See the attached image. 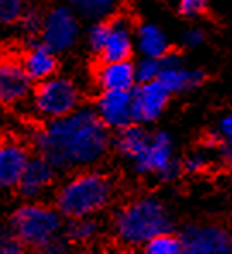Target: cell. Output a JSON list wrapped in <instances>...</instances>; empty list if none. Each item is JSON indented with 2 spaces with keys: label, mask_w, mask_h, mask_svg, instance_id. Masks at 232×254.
Here are the masks:
<instances>
[{
  "label": "cell",
  "mask_w": 232,
  "mask_h": 254,
  "mask_svg": "<svg viewBox=\"0 0 232 254\" xmlns=\"http://www.w3.org/2000/svg\"><path fill=\"white\" fill-rule=\"evenodd\" d=\"M24 249H26V246L22 244L21 239L9 229V225L3 227L2 237H0V253L2 254H21V253H24Z\"/></svg>",
  "instance_id": "83f0119b"
},
{
  "label": "cell",
  "mask_w": 232,
  "mask_h": 254,
  "mask_svg": "<svg viewBox=\"0 0 232 254\" xmlns=\"http://www.w3.org/2000/svg\"><path fill=\"white\" fill-rule=\"evenodd\" d=\"M76 14L89 22L110 19L117 14L121 0H67Z\"/></svg>",
  "instance_id": "ffe728a7"
},
{
  "label": "cell",
  "mask_w": 232,
  "mask_h": 254,
  "mask_svg": "<svg viewBox=\"0 0 232 254\" xmlns=\"http://www.w3.org/2000/svg\"><path fill=\"white\" fill-rule=\"evenodd\" d=\"M217 151H219L224 163L232 165V139H224L222 143H220V146L217 148Z\"/></svg>",
  "instance_id": "836d02e7"
},
{
  "label": "cell",
  "mask_w": 232,
  "mask_h": 254,
  "mask_svg": "<svg viewBox=\"0 0 232 254\" xmlns=\"http://www.w3.org/2000/svg\"><path fill=\"white\" fill-rule=\"evenodd\" d=\"M42 42L55 54L71 50L79 38V21L71 5H55L45 14Z\"/></svg>",
  "instance_id": "8992f818"
},
{
  "label": "cell",
  "mask_w": 232,
  "mask_h": 254,
  "mask_svg": "<svg viewBox=\"0 0 232 254\" xmlns=\"http://www.w3.org/2000/svg\"><path fill=\"white\" fill-rule=\"evenodd\" d=\"M162 62H163V69H174V67H182L184 65V57L179 50L170 48L165 55H162Z\"/></svg>",
  "instance_id": "1f68e13d"
},
{
  "label": "cell",
  "mask_w": 232,
  "mask_h": 254,
  "mask_svg": "<svg viewBox=\"0 0 232 254\" xmlns=\"http://www.w3.org/2000/svg\"><path fill=\"white\" fill-rule=\"evenodd\" d=\"M170 95L172 93L160 79L138 83L133 89L134 122L152 124V122L158 121V117L169 105Z\"/></svg>",
  "instance_id": "ba28073f"
},
{
  "label": "cell",
  "mask_w": 232,
  "mask_h": 254,
  "mask_svg": "<svg viewBox=\"0 0 232 254\" xmlns=\"http://www.w3.org/2000/svg\"><path fill=\"white\" fill-rule=\"evenodd\" d=\"M143 251L147 254H181L184 248H182V241L179 235L174 232H165L150 239L143 246Z\"/></svg>",
  "instance_id": "7402d4cb"
},
{
  "label": "cell",
  "mask_w": 232,
  "mask_h": 254,
  "mask_svg": "<svg viewBox=\"0 0 232 254\" xmlns=\"http://www.w3.org/2000/svg\"><path fill=\"white\" fill-rule=\"evenodd\" d=\"M177 10L186 19H198L208 12V0H179Z\"/></svg>",
  "instance_id": "4316f807"
},
{
  "label": "cell",
  "mask_w": 232,
  "mask_h": 254,
  "mask_svg": "<svg viewBox=\"0 0 232 254\" xmlns=\"http://www.w3.org/2000/svg\"><path fill=\"white\" fill-rule=\"evenodd\" d=\"M152 134L143 124H133L122 127V129L115 130L114 137H112V148L117 155H121L122 158L129 160L131 163H134L141 155L145 153V149L148 148Z\"/></svg>",
  "instance_id": "2e32d148"
},
{
  "label": "cell",
  "mask_w": 232,
  "mask_h": 254,
  "mask_svg": "<svg viewBox=\"0 0 232 254\" xmlns=\"http://www.w3.org/2000/svg\"><path fill=\"white\" fill-rule=\"evenodd\" d=\"M184 254H231L232 234L220 225H186L179 234Z\"/></svg>",
  "instance_id": "52a82bcc"
},
{
  "label": "cell",
  "mask_w": 232,
  "mask_h": 254,
  "mask_svg": "<svg viewBox=\"0 0 232 254\" xmlns=\"http://www.w3.org/2000/svg\"><path fill=\"white\" fill-rule=\"evenodd\" d=\"M207 40V33H205L203 28L200 26H191V28L186 29L181 36V45L188 50H194V48H200L201 45Z\"/></svg>",
  "instance_id": "f546056e"
},
{
  "label": "cell",
  "mask_w": 232,
  "mask_h": 254,
  "mask_svg": "<svg viewBox=\"0 0 232 254\" xmlns=\"http://www.w3.org/2000/svg\"><path fill=\"white\" fill-rule=\"evenodd\" d=\"M79 89L67 77L52 76L33 88V107L36 114L47 121L74 112L79 107Z\"/></svg>",
  "instance_id": "5b68a950"
},
{
  "label": "cell",
  "mask_w": 232,
  "mask_h": 254,
  "mask_svg": "<svg viewBox=\"0 0 232 254\" xmlns=\"http://www.w3.org/2000/svg\"><path fill=\"white\" fill-rule=\"evenodd\" d=\"M98 230L100 225L93 216H83V218L69 220V225L64 229V235L71 242L84 244V242H89L91 239H95Z\"/></svg>",
  "instance_id": "44dd1931"
},
{
  "label": "cell",
  "mask_w": 232,
  "mask_h": 254,
  "mask_svg": "<svg viewBox=\"0 0 232 254\" xmlns=\"http://www.w3.org/2000/svg\"><path fill=\"white\" fill-rule=\"evenodd\" d=\"M181 174H184V165H182L181 160L174 158L165 169H162L158 174L155 175L160 182H174L181 177Z\"/></svg>",
  "instance_id": "4dcf8cb0"
},
{
  "label": "cell",
  "mask_w": 232,
  "mask_h": 254,
  "mask_svg": "<svg viewBox=\"0 0 232 254\" xmlns=\"http://www.w3.org/2000/svg\"><path fill=\"white\" fill-rule=\"evenodd\" d=\"M35 81L28 76L22 61L16 55H5L0 65V100L5 107L22 102L33 91Z\"/></svg>",
  "instance_id": "9c48e42d"
},
{
  "label": "cell",
  "mask_w": 232,
  "mask_h": 254,
  "mask_svg": "<svg viewBox=\"0 0 232 254\" xmlns=\"http://www.w3.org/2000/svg\"><path fill=\"white\" fill-rule=\"evenodd\" d=\"M217 132L220 134L222 139H232V112L224 115L217 126Z\"/></svg>",
  "instance_id": "d6a6232c"
},
{
  "label": "cell",
  "mask_w": 232,
  "mask_h": 254,
  "mask_svg": "<svg viewBox=\"0 0 232 254\" xmlns=\"http://www.w3.org/2000/svg\"><path fill=\"white\" fill-rule=\"evenodd\" d=\"M31 160L29 149L16 139H5L0 146V184L3 189H16L26 165Z\"/></svg>",
  "instance_id": "5bb4252c"
},
{
  "label": "cell",
  "mask_w": 232,
  "mask_h": 254,
  "mask_svg": "<svg viewBox=\"0 0 232 254\" xmlns=\"http://www.w3.org/2000/svg\"><path fill=\"white\" fill-rule=\"evenodd\" d=\"M158 79L174 95V93H188L200 88L207 81V74L200 69H186L182 65L174 69H163Z\"/></svg>",
  "instance_id": "ac0fdd59"
},
{
  "label": "cell",
  "mask_w": 232,
  "mask_h": 254,
  "mask_svg": "<svg viewBox=\"0 0 232 254\" xmlns=\"http://www.w3.org/2000/svg\"><path fill=\"white\" fill-rule=\"evenodd\" d=\"M62 218V213L57 208L28 201L10 213L7 225L26 248L43 251L54 239L64 234L66 227Z\"/></svg>",
  "instance_id": "277c9868"
},
{
  "label": "cell",
  "mask_w": 232,
  "mask_h": 254,
  "mask_svg": "<svg viewBox=\"0 0 232 254\" xmlns=\"http://www.w3.org/2000/svg\"><path fill=\"white\" fill-rule=\"evenodd\" d=\"M95 110L100 121L114 132L133 124V89L131 91H102L95 100Z\"/></svg>",
  "instance_id": "30bf717a"
},
{
  "label": "cell",
  "mask_w": 232,
  "mask_h": 254,
  "mask_svg": "<svg viewBox=\"0 0 232 254\" xmlns=\"http://www.w3.org/2000/svg\"><path fill=\"white\" fill-rule=\"evenodd\" d=\"M21 61L26 72H28V76L35 83H40V81H45L48 77L55 76L59 70L57 54L54 50H50L43 42L38 43L36 47L24 50Z\"/></svg>",
  "instance_id": "e0dca14e"
},
{
  "label": "cell",
  "mask_w": 232,
  "mask_h": 254,
  "mask_svg": "<svg viewBox=\"0 0 232 254\" xmlns=\"http://www.w3.org/2000/svg\"><path fill=\"white\" fill-rule=\"evenodd\" d=\"M114 196L112 182L105 174L86 169L73 175L55 194V208L64 218L74 220L93 216L108 206Z\"/></svg>",
  "instance_id": "3957f363"
},
{
  "label": "cell",
  "mask_w": 232,
  "mask_h": 254,
  "mask_svg": "<svg viewBox=\"0 0 232 254\" xmlns=\"http://www.w3.org/2000/svg\"><path fill=\"white\" fill-rule=\"evenodd\" d=\"M28 5L24 0H0V19L2 24L12 26L17 24Z\"/></svg>",
  "instance_id": "484cf974"
},
{
  "label": "cell",
  "mask_w": 232,
  "mask_h": 254,
  "mask_svg": "<svg viewBox=\"0 0 232 254\" xmlns=\"http://www.w3.org/2000/svg\"><path fill=\"white\" fill-rule=\"evenodd\" d=\"M134 65H136L138 83H148V81L158 79L163 70L162 57H145L143 55V59H140Z\"/></svg>",
  "instance_id": "603a6c76"
},
{
  "label": "cell",
  "mask_w": 232,
  "mask_h": 254,
  "mask_svg": "<svg viewBox=\"0 0 232 254\" xmlns=\"http://www.w3.org/2000/svg\"><path fill=\"white\" fill-rule=\"evenodd\" d=\"M108 31H110V22H108V19L91 22V26L88 28V33H86V43H88L89 52L95 54L96 57L100 55L103 45L107 42Z\"/></svg>",
  "instance_id": "cb8c5ba5"
},
{
  "label": "cell",
  "mask_w": 232,
  "mask_h": 254,
  "mask_svg": "<svg viewBox=\"0 0 232 254\" xmlns=\"http://www.w3.org/2000/svg\"><path fill=\"white\" fill-rule=\"evenodd\" d=\"M112 229L124 246L138 248L158 234L174 232V222L163 203L155 197H140L112 215Z\"/></svg>",
  "instance_id": "7a4b0ae2"
},
{
  "label": "cell",
  "mask_w": 232,
  "mask_h": 254,
  "mask_svg": "<svg viewBox=\"0 0 232 254\" xmlns=\"http://www.w3.org/2000/svg\"><path fill=\"white\" fill-rule=\"evenodd\" d=\"M110 22V31H108L107 42L100 52V62H119V61H131L134 50L133 35H131L129 21L121 14H115L108 19Z\"/></svg>",
  "instance_id": "4fadbf2b"
},
{
  "label": "cell",
  "mask_w": 232,
  "mask_h": 254,
  "mask_svg": "<svg viewBox=\"0 0 232 254\" xmlns=\"http://www.w3.org/2000/svg\"><path fill=\"white\" fill-rule=\"evenodd\" d=\"M43 22H45V14H42V10L36 9V7H28L26 12L22 14L19 22H17V26H19L22 36H29V35L40 36V33L43 29Z\"/></svg>",
  "instance_id": "d4e9b609"
},
{
  "label": "cell",
  "mask_w": 232,
  "mask_h": 254,
  "mask_svg": "<svg viewBox=\"0 0 232 254\" xmlns=\"http://www.w3.org/2000/svg\"><path fill=\"white\" fill-rule=\"evenodd\" d=\"M136 83V65L131 61L100 62L96 69V84L102 91H131Z\"/></svg>",
  "instance_id": "9a60e30c"
},
{
  "label": "cell",
  "mask_w": 232,
  "mask_h": 254,
  "mask_svg": "<svg viewBox=\"0 0 232 254\" xmlns=\"http://www.w3.org/2000/svg\"><path fill=\"white\" fill-rule=\"evenodd\" d=\"M174 141L167 130H156L152 134L148 148L133 163L140 175H156L174 160Z\"/></svg>",
  "instance_id": "7c38bea8"
},
{
  "label": "cell",
  "mask_w": 232,
  "mask_h": 254,
  "mask_svg": "<svg viewBox=\"0 0 232 254\" xmlns=\"http://www.w3.org/2000/svg\"><path fill=\"white\" fill-rule=\"evenodd\" d=\"M31 144L57 170L89 169L102 162L112 146L110 129L95 107H77L59 119L47 121L33 132Z\"/></svg>",
  "instance_id": "6da1fadb"
},
{
  "label": "cell",
  "mask_w": 232,
  "mask_h": 254,
  "mask_svg": "<svg viewBox=\"0 0 232 254\" xmlns=\"http://www.w3.org/2000/svg\"><path fill=\"white\" fill-rule=\"evenodd\" d=\"M57 169L54 163L48 162L45 156L36 155L31 156L29 163L26 165L21 175V181L17 184V194L26 201H35L54 184Z\"/></svg>",
  "instance_id": "8fae6325"
},
{
  "label": "cell",
  "mask_w": 232,
  "mask_h": 254,
  "mask_svg": "<svg viewBox=\"0 0 232 254\" xmlns=\"http://www.w3.org/2000/svg\"><path fill=\"white\" fill-rule=\"evenodd\" d=\"M186 174H200V172L207 170L208 167V156H207V148L193 151L182 160Z\"/></svg>",
  "instance_id": "f1b7e54d"
},
{
  "label": "cell",
  "mask_w": 232,
  "mask_h": 254,
  "mask_svg": "<svg viewBox=\"0 0 232 254\" xmlns=\"http://www.w3.org/2000/svg\"><path fill=\"white\" fill-rule=\"evenodd\" d=\"M136 43L145 57H162L170 50L169 38L156 24H141L136 31Z\"/></svg>",
  "instance_id": "d6986e66"
}]
</instances>
